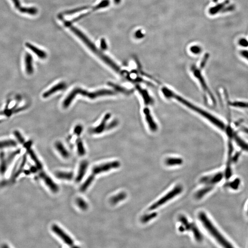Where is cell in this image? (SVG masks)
Masks as SVG:
<instances>
[{"label": "cell", "instance_id": "1", "mask_svg": "<svg viewBox=\"0 0 248 248\" xmlns=\"http://www.w3.org/2000/svg\"><path fill=\"white\" fill-rule=\"evenodd\" d=\"M161 92L164 97L168 99H175L181 104H183L184 106H186L190 110L193 111L196 113H198L199 115L205 118L213 125L216 126L220 130H222L223 131L226 130L227 126H225L224 122L220 120L219 119L215 116L208 112L203 110L201 108L198 107L197 106H196L192 103L184 98L183 97L180 96L179 95H177L176 93L172 91L169 88L167 87H163L162 88Z\"/></svg>", "mask_w": 248, "mask_h": 248}, {"label": "cell", "instance_id": "2", "mask_svg": "<svg viewBox=\"0 0 248 248\" xmlns=\"http://www.w3.org/2000/svg\"><path fill=\"white\" fill-rule=\"evenodd\" d=\"M64 24L66 27L69 28V29L72 31V32L74 33L84 43V44H85V45L90 49L91 51H92L95 54L98 56L103 62L110 66L112 69H113L114 71H116L118 73L122 75L123 72L121 71L120 68L111 59H110L108 56L103 54L98 48H97L96 46L87 37L85 36L84 33H83L80 30L77 29L76 27L71 25V22H70L65 21Z\"/></svg>", "mask_w": 248, "mask_h": 248}, {"label": "cell", "instance_id": "3", "mask_svg": "<svg viewBox=\"0 0 248 248\" xmlns=\"http://www.w3.org/2000/svg\"><path fill=\"white\" fill-rule=\"evenodd\" d=\"M115 91L109 89L99 90L97 91L89 92L81 88H75L72 90L63 102V107L65 109L68 108L74 99L78 95H81L91 99H94L100 97L112 96L115 94Z\"/></svg>", "mask_w": 248, "mask_h": 248}, {"label": "cell", "instance_id": "4", "mask_svg": "<svg viewBox=\"0 0 248 248\" xmlns=\"http://www.w3.org/2000/svg\"><path fill=\"white\" fill-rule=\"evenodd\" d=\"M199 218L201 221L205 228L210 234L220 244L225 247H232L233 246L225 239L221 233L216 228L211 221L207 217L206 214L203 212H200L199 214Z\"/></svg>", "mask_w": 248, "mask_h": 248}, {"label": "cell", "instance_id": "5", "mask_svg": "<svg viewBox=\"0 0 248 248\" xmlns=\"http://www.w3.org/2000/svg\"><path fill=\"white\" fill-rule=\"evenodd\" d=\"M120 167L119 161H113L96 165L92 168L91 174L87 179L89 183H92L94 180L96 176L103 172H107L113 169H117Z\"/></svg>", "mask_w": 248, "mask_h": 248}, {"label": "cell", "instance_id": "6", "mask_svg": "<svg viewBox=\"0 0 248 248\" xmlns=\"http://www.w3.org/2000/svg\"><path fill=\"white\" fill-rule=\"evenodd\" d=\"M201 69H202L200 68V69H199L195 66H192L191 68V71L193 73V75L196 79H197L199 82V84L201 86V88L203 89L204 92H205V94L206 95V96L209 97L210 99L211 100L213 104H215L216 102H215L214 97L211 91L210 90L209 87L207 86V84L206 82L205 81V78H204L203 75H202L201 71Z\"/></svg>", "mask_w": 248, "mask_h": 248}, {"label": "cell", "instance_id": "7", "mask_svg": "<svg viewBox=\"0 0 248 248\" xmlns=\"http://www.w3.org/2000/svg\"><path fill=\"white\" fill-rule=\"evenodd\" d=\"M183 190V188L182 186L180 185L176 186L175 188L172 189V190L168 192V193L165 194L161 199H159L157 202H155V203L153 204L152 205L150 206L148 210L151 211L157 209V208H159V207L164 205L165 203H167L170 199H172L176 196L179 195L182 192Z\"/></svg>", "mask_w": 248, "mask_h": 248}, {"label": "cell", "instance_id": "8", "mask_svg": "<svg viewBox=\"0 0 248 248\" xmlns=\"http://www.w3.org/2000/svg\"><path fill=\"white\" fill-rule=\"evenodd\" d=\"M20 149L13 152L9 155L8 157H5L4 152H1L0 153V173L3 175L7 171L9 164L11 163L13 159L17 155L20 153Z\"/></svg>", "mask_w": 248, "mask_h": 248}, {"label": "cell", "instance_id": "9", "mask_svg": "<svg viewBox=\"0 0 248 248\" xmlns=\"http://www.w3.org/2000/svg\"><path fill=\"white\" fill-rule=\"evenodd\" d=\"M51 228L52 232H54L66 244L71 247H73L74 246V242L73 240H72V238L58 225L53 224Z\"/></svg>", "mask_w": 248, "mask_h": 248}, {"label": "cell", "instance_id": "10", "mask_svg": "<svg viewBox=\"0 0 248 248\" xmlns=\"http://www.w3.org/2000/svg\"><path fill=\"white\" fill-rule=\"evenodd\" d=\"M223 175L221 172H218L202 177L200 179V183L212 187L214 185L218 183L221 181L223 178Z\"/></svg>", "mask_w": 248, "mask_h": 248}, {"label": "cell", "instance_id": "11", "mask_svg": "<svg viewBox=\"0 0 248 248\" xmlns=\"http://www.w3.org/2000/svg\"><path fill=\"white\" fill-rule=\"evenodd\" d=\"M39 176L51 191L54 193L58 192L59 191V187L58 185L44 171L40 170Z\"/></svg>", "mask_w": 248, "mask_h": 248}, {"label": "cell", "instance_id": "12", "mask_svg": "<svg viewBox=\"0 0 248 248\" xmlns=\"http://www.w3.org/2000/svg\"><path fill=\"white\" fill-rule=\"evenodd\" d=\"M143 113L145 116L146 122L150 131L152 132H156L158 129V126L152 116L149 108L147 107H145L143 109Z\"/></svg>", "mask_w": 248, "mask_h": 248}, {"label": "cell", "instance_id": "13", "mask_svg": "<svg viewBox=\"0 0 248 248\" xmlns=\"http://www.w3.org/2000/svg\"><path fill=\"white\" fill-rule=\"evenodd\" d=\"M67 85L64 82H59L58 84L54 85L52 87L49 89L47 91H45L43 94V97L45 98H47L49 97L54 94L56 92L65 89Z\"/></svg>", "mask_w": 248, "mask_h": 248}, {"label": "cell", "instance_id": "14", "mask_svg": "<svg viewBox=\"0 0 248 248\" xmlns=\"http://www.w3.org/2000/svg\"><path fill=\"white\" fill-rule=\"evenodd\" d=\"M111 116V115L110 113H106V115L104 116V117L103 118L102 121H101L99 125L96 126L95 128L92 129V132L94 133L99 134L103 132V131H104V130H106L107 126V121L110 118Z\"/></svg>", "mask_w": 248, "mask_h": 248}, {"label": "cell", "instance_id": "15", "mask_svg": "<svg viewBox=\"0 0 248 248\" xmlns=\"http://www.w3.org/2000/svg\"><path fill=\"white\" fill-rule=\"evenodd\" d=\"M31 143V142L30 141H29V142H27V143H24V146H25L26 149L28 150V153H29L30 156L31 158L33 160V161L35 162L37 168L39 170H42V169H43V164H42L40 161L39 160L36 154L34 153V151L30 148V145Z\"/></svg>", "mask_w": 248, "mask_h": 248}, {"label": "cell", "instance_id": "16", "mask_svg": "<svg viewBox=\"0 0 248 248\" xmlns=\"http://www.w3.org/2000/svg\"><path fill=\"white\" fill-rule=\"evenodd\" d=\"M88 167V163L87 161H82L80 164L77 176L75 178L76 183H80L85 176Z\"/></svg>", "mask_w": 248, "mask_h": 248}, {"label": "cell", "instance_id": "17", "mask_svg": "<svg viewBox=\"0 0 248 248\" xmlns=\"http://www.w3.org/2000/svg\"><path fill=\"white\" fill-rule=\"evenodd\" d=\"M25 70L27 74L31 75L34 72L33 65V58L30 53H27L25 56Z\"/></svg>", "mask_w": 248, "mask_h": 248}, {"label": "cell", "instance_id": "18", "mask_svg": "<svg viewBox=\"0 0 248 248\" xmlns=\"http://www.w3.org/2000/svg\"><path fill=\"white\" fill-rule=\"evenodd\" d=\"M26 47L30 49L31 51H32L39 58L44 59H46L47 57V54L45 51L41 50V49H39L36 46H34L33 45L30 43H26L25 44Z\"/></svg>", "mask_w": 248, "mask_h": 248}, {"label": "cell", "instance_id": "19", "mask_svg": "<svg viewBox=\"0 0 248 248\" xmlns=\"http://www.w3.org/2000/svg\"><path fill=\"white\" fill-rule=\"evenodd\" d=\"M55 176L61 180L70 181L73 179L74 175L70 171H58L55 173Z\"/></svg>", "mask_w": 248, "mask_h": 248}, {"label": "cell", "instance_id": "20", "mask_svg": "<svg viewBox=\"0 0 248 248\" xmlns=\"http://www.w3.org/2000/svg\"><path fill=\"white\" fill-rule=\"evenodd\" d=\"M229 3V0H225V1L223 2L219 3V4L216 5V6L214 7L211 8L209 9V13L210 14L212 15L216 14H218L219 12H221V10L224 8L225 6L228 5Z\"/></svg>", "mask_w": 248, "mask_h": 248}, {"label": "cell", "instance_id": "21", "mask_svg": "<svg viewBox=\"0 0 248 248\" xmlns=\"http://www.w3.org/2000/svg\"><path fill=\"white\" fill-rule=\"evenodd\" d=\"M55 146L57 151L63 158L67 159L69 157V152L62 142L57 141L55 143Z\"/></svg>", "mask_w": 248, "mask_h": 248}, {"label": "cell", "instance_id": "22", "mask_svg": "<svg viewBox=\"0 0 248 248\" xmlns=\"http://www.w3.org/2000/svg\"><path fill=\"white\" fill-rule=\"evenodd\" d=\"M127 196V194L125 192H119L118 194L112 196L110 199V203L113 205H116L119 202L123 201L124 199H126Z\"/></svg>", "mask_w": 248, "mask_h": 248}, {"label": "cell", "instance_id": "23", "mask_svg": "<svg viewBox=\"0 0 248 248\" xmlns=\"http://www.w3.org/2000/svg\"><path fill=\"white\" fill-rule=\"evenodd\" d=\"M183 163V159L180 158H169L165 161V164L168 166L181 165Z\"/></svg>", "mask_w": 248, "mask_h": 248}, {"label": "cell", "instance_id": "24", "mask_svg": "<svg viewBox=\"0 0 248 248\" xmlns=\"http://www.w3.org/2000/svg\"><path fill=\"white\" fill-rule=\"evenodd\" d=\"M19 11L21 13L28 14L31 15H35L38 13L37 9L35 7H22Z\"/></svg>", "mask_w": 248, "mask_h": 248}, {"label": "cell", "instance_id": "25", "mask_svg": "<svg viewBox=\"0 0 248 248\" xmlns=\"http://www.w3.org/2000/svg\"><path fill=\"white\" fill-rule=\"evenodd\" d=\"M77 152L80 156H83L86 154V150L84 146V144L81 139L79 138L76 140Z\"/></svg>", "mask_w": 248, "mask_h": 248}, {"label": "cell", "instance_id": "26", "mask_svg": "<svg viewBox=\"0 0 248 248\" xmlns=\"http://www.w3.org/2000/svg\"><path fill=\"white\" fill-rule=\"evenodd\" d=\"M76 203L78 207L82 211H86L88 208V205L87 202L81 198H78L76 200Z\"/></svg>", "mask_w": 248, "mask_h": 248}, {"label": "cell", "instance_id": "27", "mask_svg": "<svg viewBox=\"0 0 248 248\" xmlns=\"http://www.w3.org/2000/svg\"><path fill=\"white\" fill-rule=\"evenodd\" d=\"M16 145V142L13 140H7L0 141V148L15 147Z\"/></svg>", "mask_w": 248, "mask_h": 248}, {"label": "cell", "instance_id": "28", "mask_svg": "<svg viewBox=\"0 0 248 248\" xmlns=\"http://www.w3.org/2000/svg\"><path fill=\"white\" fill-rule=\"evenodd\" d=\"M157 216V213L156 212H153L149 214H148L145 215H143L141 218V221L143 223H146V222H148L151 220L156 218Z\"/></svg>", "mask_w": 248, "mask_h": 248}, {"label": "cell", "instance_id": "29", "mask_svg": "<svg viewBox=\"0 0 248 248\" xmlns=\"http://www.w3.org/2000/svg\"><path fill=\"white\" fill-rule=\"evenodd\" d=\"M110 4V2L109 0H103L98 5L95 6V7L92 8V11H96V10L100 9L106 8V7H108V6H109Z\"/></svg>", "mask_w": 248, "mask_h": 248}, {"label": "cell", "instance_id": "30", "mask_svg": "<svg viewBox=\"0 0 248 248\" xmlns=\"http://www.w3.org/2000/svg\"><path fill=\"white\" fill-rule=\"evenodd\" d=\"M230 106L234 107L240 108H245L248 109V103L243 102H231L230 103Z\"/></svg>", "mask_w": 248, "mask_h": 248}, {"label": "cell", "instance_id": "31", "mask_svg": "<svg viewBox=\"0 0 248 248\" xmlns=\"http://www.w3.org/2000/svg\"><path fill=\"white\" fill-rule=\"evenodd\" d=\"M14 134L20 143L24 144L25 143V140L23 136H22L21 134L18 131H15L14 132Z\"/></svg>", "mask_w": 248, "mask_h": 248}, {"label": "cell", "instance_id": "32", "mask_svg": "<svg viewBox=\"0 0 248 248\" xmlns=\"http://www.w3.org/2000/svg\"><path fill=\"white\" fill-rule=\"evenodd\" d=\"M190 51L193 54H199L201 53L202 49L199 46H193L191 47Z\"/></svg>", "mask_w": 248, "mask_h": 248}, {"label": "cell", "instance_id": "33", "mask_svg": "<svg viewBox=\"0 0 248 248\" xmlns=\"http://www.w3.org/2000/svg\"><path fill=\"white\" fill-rule=\"evenodd\" d=\"M83 129V128L82 126H81V125H78L75 127L74 132L76 136H80L81 133L82 132Z\"/></svg>", "mask_w": 248, "mask_h": 248}, {"label": "cell", "instance_id": "34", "mask_svg": "<svg viewBox=\"0 0 248 248\" xmlns=\"http://www.w3.org/2000/svg\"><path fill=\"white\" fill-rule=\"evenodd\" d=\"M209 58V53H206V54H205V56H204V57H203V59H202V61H201V63H200V68H201V69H202L204 67H205V66L207 62L208 61Z\"/></svg>", "mask_w": 248, "mask_h": 248}, {"label": "cell", "instance_id": "35", "mask_svg": "<svg viewBox=\"0 0 248 248\" xmlns=\"http://www.w3.org/2000/svg\"><path fill=\"white\" fill-rule=\"evenodd\" d=\"M236 7L234 5L231 4L229 6L224 7V8L221 10V12L223 13H227V12H232L235 9Z\"/></svg>", "mask_w": 248, "mask_h": 248}, {"label": "cell", "instance_id": "36", "mask_svg": "<svg viewBox=\"0 0 248 248\" xmlns=\"http://www.w3.org/2000/svg\"><path fill=\"white\" fill-rule=\"evenodd\" d=\"M87 8H88V7H81V8H79L76 9L72 10H70V11H67V12H66L65 14L67 15L72 14H75V13H77V12L82 11L83 10L87 9Z\"/></svg>", "mask_w": 248, "mask_h": 248}, {"label": "cell", "instance_id": "37", "mask_svg": "<svg viewBox=\"0 0 248 248\" xmlns=\"http://www.w3.org/2000/svg\"><path fill=\"white\" fill-rule=\"evenodd\" d=\"M100 46L102 50H106L107 49L108 46L105 39H101L100 40Z\"/></svg>", "mask_w": 248, "mask_h": 248}, {"label": "cell", "instance_id": "38", "mask_svg": "<svg viewBox=\"0 0 248 248\" xmlns=\"http://www.w3.org/2000/svg\"><path fill=\"white\" fill-rule=\"evenodd\" d=\"M239 44L242 47H247L248 46V40L245 38H241L239 40Z\"/></svg>", "mask_w": 248, "mask_h": 248}, {"label": "cell", "instance_id": "39", "mask_svg": "<svg viewBox=\"0 0 248 248\" xmlns=\"http://www.w3.org/2000/svg\"><path fill=\"white\" fill-rule=\"evenodd\" d=\"M118 122L117 120H113L112 121L111 123L109 124V125H107L106 130H110V129H112L113 127H116L118 125Z\"/></svg>", "mask_w": 248, "mask_h": 248}, {"label": "cell", "instance_id": "40", "mask_svg": "<svg viewBox=\"0 0 248 248\" xmlns=\"http://www.w3.org/2000/svg\"><path fill=\"white\" fill-rule=\"evenodd\" d=\"M12 1H13V3H14V5L16 8L18 10L22 7H21L19 0H12Z\"/></svg>", "mask_w": 248, "mask_h": 248}, {"label": "cell", "instance_id": "41", "mask_svg": "<svg viewBox=\"0 0 248 248\" xmlns=\"http://www.w3.org/2000/svg\"><path fill=\"white\" fill-rule=\"evenodd\" d=\"M240 54L242 57L248 60V51L243 50L241 52Z\"/></svg>", "mask_w": 248, "mask_h": 248}, {"label": "cell", "instance_id": "42", "mask_svg": "<svg viewBox=\"0 0 248 248\" xmlns=\"http://www.w3.org/2000/svg\"><path fill=\"white\" fill-rule=\"evenodd\" d=\"M136 36L138 38H141L143 37V34H142L141 31H138L136 33Z\"/></svg>", "mask_w": 248, "mask_h": 248}, {"label": "cell", "instance_id": "43", "mask_svg": "<svg viewBox=\"0 0 248 248\" xmlns=\"http://www.w3.org/2000/svg\"><path fill=\"white\" fill-rule=\"evenodd\" d=\"M240 131L242 132H243L245 133L248 134V128L245 127H242L240 128Z\"/></svg>", "mask_w": 248, "mask_h": 248}, {"label": "cell", "instance_id": "44", "mask_svg": "<svg viewBox=\"0 0 248 248\" xmlns=\"http://www.w3.org/2000/svg\"><path fill=\"white\" fill-rule=\"evenodd\" d=\"M113 1H114V2L117 4H119L121 1V0H113Z\"/></svg>", "mask_w": 248, "mask_h": 248}, {"label": "cell", "instance_id": "45", "mask_svg": "<svg viewBox=\"0 0 248 248\" xmlns=\"http://www.w3.org/2000/svg\"><path fill=\"white\" fill-rule=\"evenodd\" d=\"M213 1L215 3H216V2H218V0H213Z\"/></svg>", "mask_w": 248, "mask_h": 248}]
</instances>
